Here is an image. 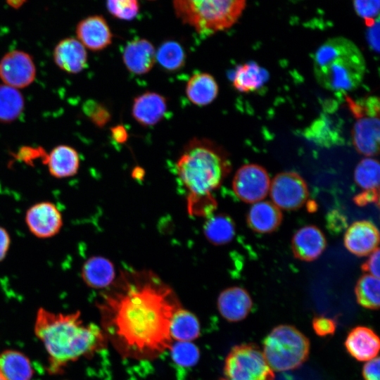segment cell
I'll list each match as a JSON object with an SVG mask.
<instances>
[{"label":"cell","instance_id":"1","mask_svg":"<svg viewBox=\"0 0 380 380\" xmlns=\"http://www.w3.org/2000/svg\"><path fill=\"white\" fill-rule=\"evenodd\" d=\"M106 289L97 303L101 329L122 357L151 360L170 349L182 308L170 286L150 270H125Z\"/></svg>","mask_w":380,"mask_h":380},{"label":"cell","instance_id":"2","mask_svg":"<svg viewBox=\"0 0 380 380\" xmlns=\"http://www.w3.org/2000/svg\"><path fill=\"white\" fill-rule=\"evenodd\" d=\"M176 167L188 192L189 213L210 217L217 206L213 192L231 170L227 153L210 139L194 137L184 146Z\"/></svg>","mask_w":380,"mask_h":380},{"label":"cell","instance_id":"3","mask_svg":"<svg viewBox=\"0 0 380 380\" xmlns=\"http://www.w3.org/2000/svg\"><path fill=\"white\" fill-rule=\"evenodd\" d=\"M34 331L48 353L49 369L53 372L106 346L103 330L95 324L84 323L79 312L63 314L40 308Z\"/></svg>","mask_w":380,"mask_h":380},{"label":"cell","instance_id":"4","mask_svg":"<svg viewBox=\"0 0 380 380\" xmlns=\"http://www.w3.org/2000/svg\"><path fill=\"white\" fill-rule=\"evenodd\" d=\"M313 67L318 83L340 92L356 89L366 70L365 58L354 42L343 37L329 39L315 51Z\"/></svg>","mask_w":380,"mask_h":380},{"label":"cell","instance_id":"5","mask_svg":"<svg viewBox=\"0 0 380 380\" xmlns=\"http://www.w3.org/2000/svg\"><path fill=\"white\" fill-rule=\"evenodd\" d=\"M177 17L201 35L231 27L241 16L246 0H172Z\"/></svg>","mask_w":380,"mask_h":380},{"label":"cell","instance_id":"6","mask_svg":"<svg viewBox=\"0 0 380 380\" xmlns=\"http://www.w3.org/2000/svg\"><path fill=\"white\" fill-rule=\"evenodd\" d=\"M263 356L271 369L277 372L299 367L309 355L308 338L293 326L274 327L263 341Z\"/></svg>","mask_w":380,"mask_h":380},{"label":"cell","instance_id":"7","mask_svg":"<svg viewBox=\"0 0 380 380\" xmlns=\"http://www.w3.org/2000/svg\"><path fill=\"white\" fill-rule=\"evenodd\" d=\"M356 121L352 129V140L357 151L367 157L377 155L379 149V101L375 96L357 102L349 101Z\"/></svg>","mask_w":380,"mask_h":380},{"label":"cell","instance_id":"8","mask_svg":"<svg viewBox=\"0 0 380 380\" xmlns=\"http://www.w3.org/2000/svg\"><path fill=\"white\" fill-rule=\"evenodd\" d=\"M224 380H274L263 354L254 344L234 346L224 365Z\"/></svg>","mask_w":380,"mask_h":380},{"label":"cell","instance_id":"9","mask_svg":"<svg viewBox=\"0 0 380 380\" xmlns=\"http://www.w3.org/2000/svg\"><path fill=\"white\" fill-rule=\"evenodd\" d=\"M269 193L272 203L279 209L286 210L300 208L308 197L306 182L294 172L277 174L270 182Z\"/></svg>","mask_w":380,"mask_h":380},{"label":"cell","instance_id":"10","mask_svg":"<svg viewBox=\"0 0 380 380\" xmlns=\"http://www.w3.org/2000/svg\"><path fill=\"white\" fill-rule=\"evenodd\" d=\"M270 179L267 170L257 164H247L236 172L232 189L241 201L254 203L264 199L269 193Z\"/></svg>","mask_w":380,"mask_h":380},{"label":"cell","instance_id":"11","mask_svg":"<svg viewBox=\"0 0 380 380\" xmlns=\"http://www.w3.org/2000/svg\"><path fill=\"white\" fill-rule=\"evenodd\" d=\"M37 69L32 56L21 50L5 53L0 60V79L15 89L30 86L35 80Z\"/></svg>","mask_w":380,"mask_h":380},{"label":"cell","instance_id":"12","mask_svg":"<svg viewBox=\"0 0 380 380\" xmlns=\"http://www.w3.org/2000/svg\"><path fill=\"white\" fill-rule=\"evenodd\" d=\"M26 225L39 239L56 235L63 226V217L58 207L50 201H42L30 206L25 213Z\"/></svg>","mask_w":380,"mask_h":380},{"label":"cell","instance_id":"13","mask_svg":"<svg viewBox=\"0 0 380 380\" xmlns=\"http://www.w3.org/2000/svg\"><path fill=\"white\" fill-rule=\"evenodd\" d=\"M77 39L87 49L99 51L108 47L113 39V33L106 19L99 15L88 16L76 26Z\"/></svg>","mask_w":380,"mask_h":380},{"label":"cell","instance_id":"14","mask_svg":"<svg viewBox=\"0 0 380 380\" xmlns=\"http://www.w3.org/2000/svg\"><path fill=\"white\" fill-rule=\"evenodd\" d=\"M343 241L351 253L357 256L368 255L379 248V230L370 221H357L348 228Z\"/></svg>","mask_w":380,"mask_h":380},{"label":"cell","instance_id":"15","mask_svg":"<svg viewBox=\"0 0 380 380\" xmlns=\"http://www.w3.org/2000/svg\"><path fill=\"white\" fill-rule=\"evenodd\" d=\"M167 109L166 98L154 91H145L136 96L133 101L132 115L143 127L158 124L165 117Z\"/></svg>","mask_w":380,"mask_h":380},{"label":"cell","instance_id":"16","mask_svg":"<svg viewBox=\"0 0 380 380\" xmlns=\"http://www.w3.org/2000/svg\"><path fill=\"white\" fill-rule=\"evenodd\" d=\"M53 59L61 70L77 74L87 67L88 54L86 48L77 38L66 37L55 46Z\"/></svg>","mask_w":380,"mask_h":380},{"label":"cell","instance_id":"17","mask_svg":"<svg viewBox=\"0 0 380 380\" xmlns=\"http://www.w3.org/2000/svg\"><path fill=\"white\" fill-rule=\"evenodd\" d=\"M326 246L324 234L314 225L299 229L291 241V248L295 258L303 261L316 260L324 251Z\"/></svg>","mask_w":380,"mask_h":380},{"label":"cell","instance_id":"18","mask_svg":"<svg viewBox=\"0 0 380 380\" xmlns=\"http://www.w3.org/2000/svg\"><path fill=\"white\" fill-rule=\"evenodd\" d=\"M252 306L253 301L248 292L239 286L224 289L217 298V309L220 315L232 322L245 319Z\"/></svg>","mask_w":380,"mask_h":380},{"label":"cell","instance_id":"19","mask_svg":"<svg viewBox=\"0 0 380 380\" xmlns=\"http://www.w3.org/2000/svg\"><path fill=\"white\" fill-rule=\"evenodd\" d=\"M156 49L147 39L137 38L129 42L122 53V61L128 71L134 75L148 73L156 62Z\"/></svg>","mask_w":380,"mask_h":380},{"label":"cell","instance_id":"20","mask_svg":"<svg viewBox=\"0 0 380 380\" xmlns=\"http://www.w3.org/2000/svg\"><path fill=\"white\" fill-rule=\"evenodd\" d=\"M50 175L62 179L75 175L80 167V157L77 151L68 145H58L53 148L43 160Z\"/></svg>","mask_w":380,"mask_h":380},{"label":"cell","instance_id":"21","mask_svg":"<svg viewBox=\"0 0 380 380\" xmlns=\"http://www.w3.org/2000/svg\"><path fill=\"white\" fill-rule=\"evenodd\" d=\"M348 352L359 361L375 357L379 350V338L369 328L357 327L348 334L345 341Z\"/></svg>","mask_w":380,"mask_h":380},{"label":"cell","instance_id":"22","mask_svg":"<svg viewBox=\"0 0 380 380\" xmlns=\"http://www.w3.org/2000/svg\"><path fill=\"white\" fill-rule=\"evenodd\" d=\"M246 220L248 227L254 232L267 234L279 227L282 221V213L273 203L260 201L250 208Z\"/></svg>","mask_w":380,"mask_h":380},{"label":"cell","instance_id":"23","mask_svg":"<svg viewBox=\"0 0 380 380\" xmlns=\"http://www.w3.org/2000/svg\"><path fill=\"white\" fill-rule=\"evenodd\" d=\"M82 279L89 287L96 289H106L115 280L114 265L102 256H92L82 265Z\"/></svg>","mask_w":380,"mask_h":380},{"label":"cell","instance_id":"24","mask_svg":"<svg viewBox=\"0 0 380 380\" xmlns=\"http://www.w3.org/2000/svg\"><path fill=\"white\" fill-rule=\"evenodd\" d=\"M186 94L194 105L205 106L211 103L217 96L219 87L213 75L207 72L193 75L186 84Z\"/></svg>","mask_w":380,"mask_h":380},{"label":"cell","instance_id":"25","mask_svg":"<svg viewBox=\"0 0 380 380\" xmlns=\"http://www.w3.org/2000/svg\"><path fill=\"white\" fill-rule=\"evenodd\" d=\"M0 374L4 380H30L32 369L22 353L6 350L0 354Z\"/></svg>","mask_w":380,"mask_h":380},{"label":"cell","instance_id":"26","mask_svg":"<svg viewBox=\"0 0 380 380\" xmlns=\"http://www.w3.org/2000/svg\"><path fill=\"white\" fill-rule=\"evenodd\" d=\"M267 77V72L265 70L254 62H249L236 68L233 85L240 92L254 91L265 84Z\"/></svg>","mask_w":380,"mask_h":380},{"label":"cell","instance_id":"27","mask_svg":"<svg viewBox=\"0 0 380 380\" xmlns=\"http://www.w3.org/2000/svg\"><path fill=\"white\" fill-rule=\"evenodd\" d=\"M170 333L172 339L191 341L200 335V323L194 314L180 308L172 315Z\"/></svg>","mask_w":380,"mask_h":380},{"label":"cell","instance_id":"28","mask_svg":"<svg viewBox=\"0 0 380 380\" xmlns=\"http://www.w3.org/2000/svg\"><path fill=\"white\" fill-rule=\"evenodd\" d=\"M233 220L224 214L210 216L203 227L206 239L214 245H224L230 242L235 235Z\"/></svg>","mask_w":380,"mask_h":380},{"label":"cell","instance_id":"29","mask_svg":"<svg viewBox=\"0 0 380 380\" xmlns=\"http://www.w3.org/2000/svg\"><path fill=\"white\" fill-rule=\"evenodd\" d=\"M25 108V99L15 88L0 84V122L11 123L16 120Z\"/></svg>","mask_w":380,"mask_h":380},{"label":"cell","instance_id":"30","mask_svg":"<svg viewBox=\"0 0 380 380\" xmlns=\"http://www.w3.org/2000/svg\"><path fill=\"white\" fill-rule=\"evenodd\" d=\"M156 61L167 72H176L185 65L186 53L182 45L174 40L163 42L156 51Z\"/></svg>","mask_w":380,"mask_h":380},{"label":"cell","instance_id":"31","mask_svg":"<svg viewBox=\"0 0 380 380\" xmlns=\"http://www.w3.org/2000/svg\"><path fill=\"white\" fill-rule=\"evenodd\" d=\"M379 287V278L369 274L362 275L358 279L355 288L357 303L367 309H379L380 303Z\"/></svg>","mask_w":380,"mask_h":380},{"label":"cell","instance_id":"32","mask_svg":"<svg viewBox=\"0 0 380 380\" xmlns=\"http://www.w3.org/2000/svg\"><path fill=\"white\" fill-rule=\"evenodd\" d=\"M380 166L379 161L370 157L362 159L354 171L355 183L365 190L379 189Z\"/></svg>","mask_w":380,"mask_h":380},{"label":"cell","instance_id":"33","mask_svg":"<svg viewBox=\"0 0 380 380\" xmlns=\"http://www.w3.org/2000/svg\"><path fill=\"white\" fill-rule=\"evenodd\" d=\"M331 126L327 118L322 116L306 129V137L322 146L334 145L339 138L338 132H335Z\"/></svg>","mask_w":380,"mask_h":380},{"label":"cell","instance_id":"34","mask_svg":"<svg viewBox=\"0 0 380 380\" xmlns=\"http://www.w3.org/2000/svg\"><path fill=\"white\" fill-rule=\"evenodd\" d=\"M175 363L184 367L194 366L200 358V351L191 341H177L170 349Z\"/></svg>","mask_w":380,"mask_h":380},{"label":"cell","instance_id":"35","mask_svg":"<svg viewBox=\"0 0 380 380\" xmlns=\"http://www.w3.org/2000/svg\"><path fill=\"white\" fill-rule=\"evenodd\" d=\"M82 111L96 127H104L111 118L109 109L102 103L93 99L87 100L82 105Z\"/></svg>","mask_w":380,"mask_h":380},{"label":"cell","instance_id":"36","mask_svg":"<svg viewBox=\"0 0 380 380\" xmlns=\"http://www.w3.org/2000/svg\"><path fill=\"white\" fill-rule=\"evenodd\" d=\"M106 6L112 15L120 20H132L139 13L137 0H106Z\"/></svg>","mask_w":380,"mask_h":380},{"label":"cell","instance_id":"37","mask_svg":"<svg viewBox=\"0 0 380 380\" xmlns=\"http://www.w3.org/2000/svg\"><path fill=\"white\" fill-rule=\"evenodd\" d=\"M357 14L370 26L379 20V0H353Z\"/></svg>","mask_w":380,"mask_h":380},{"label":"cell","instance_id":"38","mask_svg":"<svg viewBox=\"0 0 380 380\" xmlns=\"http://www.w3.org/2000/svg\"><path fill=\"white\" fill-rule=\"evenodd\" d=\"M336 323L334 319L325 317H316L312 320V328L315 332L320 336L333 335L335 332Z\"/></svg>","mask_w":380,"mask_h":380},{"label":"cell","instance_id":"39","mask_svg":"<svg viewBox=\"0 0 380 380\" xmlns=\"http://www.w3.org/2000/svg\"><path fill=\"white\" fill-rule=\"evenodd\" d=\"M46 155V152L42 148H33L30 147H23L20 148L15 156L20 160H23L25 163L31 165L34 159L41 158L43 160Z\"/></svg>","mask_w":380,"mask_h":380},{"label":"cell","instance_id":"40","mask_svg":"<svg viewBox=\"0 0 380 380\" xmlns=\"http://www.w3.org/2000/svg\"><path fill=\"white\" fill-rule=\"evenodd\" d=\"M379 189L365 190L353 198V201L359 206H365L369 203L379 205Z\"/></svg>","mask_w":380,"mask_h":380},{"label":"cell","instance_id":"41","mask_svg":"<svg viewBox=\"0 0 380 380\" xmlns=\"http://www.w3.org/2000/svg\"><path fill=\"white\" fill-rule=\"evenodd\" d=\"M363 271L369 274L379 278V248L374 250L367 261L362 265Z\"/></svg>","mask_w":380,"mask_h":380},{"label":"cell","instance_id":"42","mask_svg":"<svg viewBox=\"0 0 380 380\" xmlns=\"http://www.w3.org/2000/svg\"><path fill=\"white\" fill-rule=\"evenodd\" d=\"M365 380H379V357L369 360L363 367Z\"/></svg>","mask_w":380,"mask_h":380},{"label":"cell","instance_id":"43","mask_svg":"<svg viewBox=\"0 0 380 380\" xmlns=\"http://www.w3.org/2000/svg\"><path fill=\"white\" fill-rule=\"evenodd\" d=\"M11 245V238L7 230L0 226V262L5 258Z\"/></svg>","mask_w":380,"mask_h":380},{"label":"cell","instance_id":"44","mask_svg":"<svg viewBox=\"0 0 380 380\" xmlns=\"http://www.w3.org/2000/svg\"><path fill=\"white\" fill-rule=\"evenodd\" d=\"M113 139L118 144L125 143L129 137L127 129L122 125H118L110 129Z\"/></svg>","mask_w":380,"mask_h":380},{"label":"cell","instance_id":"45","mask_svg":"<svg viewBox=\"0 0 380 380\" xmlns=\"http://www.w3.org/2000/svg\"><path fill=\"white\" fill-rule=\"evenodd\" d=\"M27 0H6L7 4L15 9L20 8Z\"/></svg>","mask_w":380,"mask_h":380},{"label":"cell","instance_id":"46","mask_svg":"<svg viewBox=\"0 0 380 380\" xmlns=\"http://www.w3.org/2000/svg\"><path fill=\"white\" fill-rule=\"evenodd\" d=\"M274 380H294L291 376L289 375L288 374H281L279 375L277 379Z\"/></svg>","mask_w":380,"mask_h":380},{"label":"cell","instance_id":"47","mask_svg":"<svg viewBox=\"0 0 380 380\" xmlns=\"http://www.w3.org/2000/svg\"><path fill=\"white\" fill-rule=\"evenodd\" d=\"M0 380H4V379L2 378L1 374H0Z\"/></svg>","mask_w":380,"mask_h":380}]
</instances>
